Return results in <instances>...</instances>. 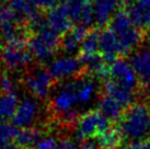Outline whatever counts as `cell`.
Returning <instances> with one entry per match:
<instances>
[{
    "label": "cell",
    "mask_w": 150,
    "mask_h": 149,
    "mask_svg": "<svg viewBox=\"0 0 150 149\" xmlns=\"http://www.w3.org/2000/svg\"><path fill=\"white\" fill-rule=\"evenodd\" d=\"M79 100L77 94L76 78L69 81H64L52 91L50 110L57 115L60 123L66 125L77 123L79 120L78 112Z\"/></svg>",
    "instance_id": "cell-1"
},
{
    "label": "cell",
    "mask_w": 150,
    "mask_h": 149,
    "mask_svg": "<svg viewBox=\"0 0 150 149\" xmlns=\"http://www.w3.org/2000/svg\"><path fill=\"white\" fill-rule=\"evenodd\" d=\"M150 109L147 104L134 103L126 109L117 128L123 138L132 141L146 140L150 132Z\"/></svg>",
    "instance_id": "cell-2"
},
{
    "label": "cell",
    "mask_w": 150,
    "mask_h": 149,
    "mask_svg": "<svg viewBox=\"0 0 150 149\" xmlns=\"http://www.w3.org/2000/svg\"><path fill=\"white\" fill-rule=\"evenodd\" d=\"M108 29L116 37L121 55L132 54L142 44V33L126 11H118L108 23Z\"/></svg>",
    "instance_id": "cell-3"
},
{
    "label": "cell",
    "mask_w": 150,
    "mask_h": 149,
    "mask_svg": "<svg viewBox=\"0 0 150 149\" xmlns=\"http://www.w3.org/2000/svg\"><path fill=\"white\" fill-rule=\"evenodd\" d=\"M60 35L46 24L45 20L35 29V34L30 38L28 47L36 60L46 62L53 60L56 50L60 46Z\"/></svg>",
    "instance_id": "cell-4"
},
{
    "label": "cell",
    "mask_w": 150,
    "mask_h": 149,
    "mask_svg": "<svg viewBox=\"0 0 150 149\" xmlns=\"http://www.w3.org/2000/svg\"><path fill=\"white\" fill-rule=\"evenodd\" d=\"M112 127L111 121L108 120L99 110L89 111L79 117L76 128L77 140L96 139Z\"/></svg>",
    "instance_id": "cell-5"
},
{
    "label": "cell",
    "mask_w": 150,
    "mask_h": 149,
    "mask_svg": "<svg viewBox=\"0 0 150 149\" xmlns=\"http://www.w3.org/2000/svg\"><path fill=\"white\" fill-rule=\"evenodd\" d=\"M33 56L21 36L8 41L1 52V62L9 70H22L32 62Z\"/></svg>",
    "instance_id": "cell-6"
},
{
    "label": "cell",
    "mask_w": 150,
    "mask_h": 149,
    "mask_svg": "<svg viewBox=\"0 0 150 149\" xmlns=\"http://www.w3.org/2000/svg\"><path fill=\"white\" fill-rule=\"evenodd\" d=\"M82 69V62L75 55H60L55 57L48 65V71L53 79L63 82L78 78Z\"/></svg>",
    "instance_id": "cell-7"
},
{
    "label": "cell",
    "mask_w": 150,
    "mask_h": 149,
    "mask_svg": "<svg viewBox=\"0 0 150 149\" xmlns=\"http://www.w3.org/2000/svg\"><path fill=\"white\" fill-rule=\"evenodd\" d=\"M24 86L35 99L45 100L53 91V77L44 68H35L24 77Z\"/></svg>",
    "instance_id": "cell-8"
},
{
    "label": "cell",
    "mask_w": 150,
    "mask_h": 149,
    "mask_svg": "<svg viewBox=\"0 0 150 149\" xmlns=\"http://www.w3.org/2000/svg\"><path fill=\"white\" fill-rule=\"evenodd\" d=\"M41 114V104L38 99L26 96L20 101L16 113L12 117L13 125L17 128H29L33 127Z\"/></svg>",
    "instance_id": "cell-9"
},
{
    "label": "cell",
    "mask_w": 150,
    "mask_h": 149,
    "mask_svg": "<svg viewBox=\"0 0 150 149\" xmlns=\"http://www.w3.org/2000/svg\"><path fill=\"white\" fill-rule=\"evenodd\" d=\"M108 78L116 80L117 82L124 84L133 90H137L138 76L134 70L132 64L123 58H117L108 67Z\"/></svg>",
    "instance_id": "cell-10"
},
{
    "label": "cell",
    "mask_w": 150,
    "mask_h": 149,
    "mask_svg": "<svg viewBox=\"0 0 150 149\" xmlns=\"http://www.w3.org/2000/svg\"><path fill=\"white\" fill-rule=\"evenodd\" d=\"M129 62L138 78L145 83L150 81V41L142 43L130 54Z\"/></svg>",
    "instance_id": "cell-11"
},
{
    "label": "cell",
    "mask_w": 150,
    "mask_h": 149,
    "mask_svg": "<svg viewBox=\"0 0 150 149\" xmlns=\"http://www.w3.org/2000/svg\"><path fill=\"white\" fill-rule=\"evenodd\" d=\"M77 82V94L80 108L88 109L94 103L99 94V82L94 77L82 76L76 78Z\"/></svg>",
    "instance_id": "cell-12"
},
{
    "label": "cell",
    "mask_w": 150,
    "mask_h": 149,
    "mask_svg": "<svg viewBox=\"0 0 150 149\" xmlns=\"http://www.w3.org/2000/svg\"><path fill=\"white\" fill-rule=\"evenodd\" d=\"M127 0H93L92 9L94 23L100 26L108 24L118 11V8Z\"/></svg>",
    "instance_id": "cell-13"
},
{
    "label": "cell",
    "mask_w": 150,
    "mask_h": 149,
    "mask_svg": "<svg viewBox=\"0 0 150 149\" xmlns=\"http://www.w3.org/2000/svg\"><path fill=\"white\" fill-rule=\"evenodd\" d=\"M103 89L105 93L104 95H108L113 99L117 100L124 106H128V105L130 106L132 104H134L133 102L136 98V91L117 82L116 80L112 78L105 79Z\"/></svg>",
    "instance_id": "cell-14"
},
{
    "label": "cell",
    "mask_w": 150,
    "mask_h": 149,
    "mask_svg": "<svg viewBox=\"0 0 150 149\" xmlns=\"http://www.w3.org/2000/svg\"><path fill=\"white\" fill-rule=\"evenodd\" d=\"M46 24L53 29L55 32L60 34H66L72 29V21L69 18L68 13L63 6L55 7L47 13V17L45 19Z\"/></svg>",
    "instance_id": "cell-15"
},
{
    "label": "cell",
    "mask_w": 150,
    "mask_h": 149,
    "mask_svg": "<svg viewBox=\"0 0 150 149\" xmlns=\"http://www.w3.org/2000/svg\"><path fill=\"white\" fill-rule=\"evenodd\" d=\"M128 16L137 28L147 26L150 18V0H127Z\"/></svg>",
    "instance_id": "cell-16"
},
{
    "label": "cell",
    "mask_w": 150,
    "mask_h": 149,
    "mask_svg": "<svg viewBox=\"0 0 150 149\" xmlns=\"http://www.w3.org/2000/svg\"><path fill=\"white\" fill-rule=\"evenodd\" d=\"M9 6L14 12L17 13L20 20H26L32 24L33 28L42 22L40 17L38 9L30 0H9Z\"/></svg>",
    "instance_id": "cell-17"
},
{
    "label": "cell",
    "mask_w": 150,
    "mask_h": 149,
    "mask_svg": "<svg viewBox=\"0 0 150 149\" xmlns=\"http://www.w3.org/2000/svg\"><path fill=\"white\" fill-rule=\"evenodd\" d=\"M87 34V29L80 25H76L69 32L64 34L60 41V47L64 53L67 55H75L78 50H80Z\"/></svg>",
    "instance_id": "cell-18"
},
{
    "label": "cell",
    "mask_w": 150,
    "mask_h": 149,
    "mask_svg": "<svg viewBox=\"0 0 150 149\" xmlns=\"http://www.w3.org/2000/svg\"><path fill=\"white\" fill-rule=\"evenodd\" d=\"M100 53L105 62H114L118 55H121L116 37L110 29L104 30L100 33Z\"/></svg>",
    "instance_id": "cell-19"
},
{
    "label": "cell",
    "mask_w": 150,
    "mask_h": 149,
    "mask_svg": "<svg viewBox=\"0 0 150 149\" xmlns=\"http://www.w3.org/2000/svg\"><path fill=\"white\" fill-rule=\"evenodd\" d=\"M42 139V129L38 127H29V128L19 129L14 141L16 145L19 146L21 149H31L36 147Z\"/></svg>",
    "instance_id": "cell-20"
},
{
    "label": "cell",
    "mask_w": 150,
    "mask_h": 149,
    "mask_svg": "<svg viewBox=\"0 0 150 149\" xmlns=\"http://www.w3.org/2000/svg\"><path fill=\"white\" fill-rule=\"evenodd\" d=\"M99 111L108 120L113 122L116 120L120 121V118L125 112V106L122 103H120L117 100L113 99L108 95H104L99 101Z\"/></svg>",
    "instance_id": "cell-21"
},
{
    "label": "cell",
    "mask_w": 150,
    "mask_h": 149,
    "mask_svg": "<svg viewBox=\"0 0 150 149\" xmlns=\"http://www.w3.org/2000/svg\"><path fill=\"white\" fill-rule=\"evenodd\" d=\"M19 98L16 92H1L0 93V122H6L12 118L18 105Z\"/></svg>",
    "instance_id": "cell-22"
},
{
    "label": "cell",
    "mask_w": 150,
    "mask_h": 149,
    "mask_svg": "<svg viewBox=\"0 0 150 149\" xmlns=\"http://www.w3.org/2000/svg\"><path fill=\"white\" fill-rule=\"evenodd\" d=\"M122 139H123V136H122L121 132L118 131L117 127H113V126L96 138V140L100 144L102 149L120 148L122 144Z\"/></svg>",
    "instance_id": "cell-23"
},
{
    "label": "cell",
    "mask_w": 150,
    "mask_h": 149,
    "mask_svg": "<svg viewBox=\"0 0 150 149\" xmlns=\"http://www.w3.org/2000/svg\"><path fill=\"white\" fill-rule=\"evenodd\" d=\"M99 52H100V32L98 31L88 32L80 48L81 57L96 55L99 54Z\"/></svg>",
    "instance_id": "cell-24"
},
{
    "label": "cell",
    "mask_w": 150,
    "mask_h": 149,
    "mask_svg": "<svg viewBox=\"0 0 150 149\" xmlns=\"http://www.w3.org/2000/svg\"><path fill=\"white\" fill-rule=\"evenodd\" d=\"M19 129L8 122H0V147L12 144L16 139Z\"/></svg>",
    "instance_id": "cell-25"
},
{
    "label": "cell",
    "mask_w": 150,
    "mask_h": 149,
    "mask_svg": "<svg viewBox=\"0 0 150 149\" xmlns=\"http://www.w3.org/2000/svg\"><path fill=\"white\" fill-rule=\"evenodd\" d=\"M35 149H59V141H57L54 137H46L43 138Z\"/></svg>",
    "instance_id": "cell-26"
},
{
    "label": "cell",
    "mask_w": 150,
    "mask_h": 149,
    "mask_svg": "<svg viewBox=\"0 0 150 149\" xmlns=\"http://www.w3.org/2000/svg\"><path fill=\"white\" fill-rule=\"evenodd\" d=\"M14 82L10 77L4 74L0 77V90L2 92H13L14 90Z\"/></svg>",
    "instance_id": "cell-27"
},
{
    "label": "cell",
    "mask_w": 150,
    "mask_h": 149,
    "mask_svg": "<svg viewBox=\"0 0 150 149\" xmlns=\"http://www.w3.org/2000/svg\"><path fill=\"white\" fill-rule=\"evenodd\" d=\"M38 9H45V10H52L55 8L57 4V0H30Z\"/></svg>",
    "instance_id": "cell-28"
},
{
    "label": "cell",
    "mask_w": 150,
    "mask_h": 149,
    "mask_svg": "<svg viewBox=\"0 0 150 149\" xmlns=\"http://www.w3.org/2000/svg\"><path fill=\"white\" fill-rule=\"evenodd\" d=\"M123 149H150V140L132 141Z\"/></svg>",
    "instance_id": "cell-29"
},
{
    "label": "cell",
    "mask_w": 150,
    "mask_h": 149,
    "mask_svg": "<svg viewBox=\"0 0 150 149\" xmlns=\"http://www.w3.org/2000/svg\"><path fill=\"white\" fill-rule=\"evenodd\" d=\"M59 149H79L74 139L69 137H64L59 140Z\"/></svg>",
    "instance_id": "cell-30"
},
{
    "label": "cell",
    "mask_w": 150,
    "mask_h": 149,
    "mask_svg": "<svg viewBox=\"0 0 150 149\" xmlns=\"http://www.w3.org/2000/svg\"><path fill=\"white\" fill-rule=\"evenodd\" d=\"M79 149H102V147L96 139H87L81 143Z\"/></svg>",
    "instance_id": "cell-31"
},
{
    "label": "cell",
    "mask_w": 150,
    "mask_h": 149,
    "mask_svg": "<svg viewBox=\"0 0 150 149\" xmlns=\"http://www.w3.org/2000/svg\"><path fill=\"white\" fill-rule=\"evenodd\" d=\"M0 149H21L19 146H17L16 144H9L7 146H4V147H0Z\"/></svg>",
    "instance_id": "cell-32"
},
{
    "label": "cell",
    "mask_w": 150,
    "mask_h": 149,
    "mask_svg": "<svg viewBox=\"0 0 150 149\" xmlns=\"http://www.w3.org/2000/svg\"><path fill=\"white\" fill-rule=\"evenodd\" d=\"M145 91H146L147 96H150V81L146 83V87H145Z\"/></svg>",
    "instance_id": "cell-33"
},
{
    "label": "cell",
    "mask_w": 150,
    "mask_h": 149,
    "mask_svg": "<svg viewBox=\"0 0 150 149\" xmlns=\"http://www.w3.org/2000/svg\"><path fill=\"white\" fill-rule=\"evenodd\" d=\"M7 1H8V0H0V7H1V6H4Z\"/></svg>",
    "instance_id": "cell-34"
},
{
    "label": "cell",
    "mask_w": 150,
    "mask_h": 149,
    "mask_svg": "<svg viewBox=\"0 0 150 149\" xmlns=\"http://www.w3.org/2000/svg\"><path fill=\"white\" fill-rule=\"evenodd\" d=\"M147 26H149L150 28V18H149V21H148V25H147Z\"/></svg>",
    "instance_id": "cell-35"
}]
</instances>
